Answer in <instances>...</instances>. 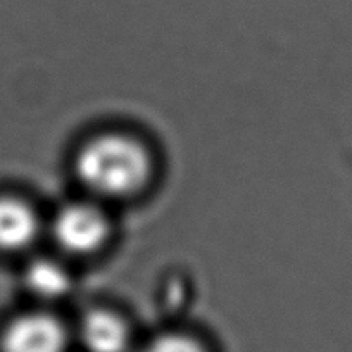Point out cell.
<instances>
[{"label":"cell","instance_id":"cell-1","mask_svg":"<svg viewBox=\"0 0 352 352\" xmlns=\"http://www.w3.org/2000/svg\"><path fill=\"white\" fill-rule=\"evenodd\" d=\"M78 180L102 199H126L138 194L152 175L147 148L126 135H99L80 148L74 162Z\"/></svg>","mask_w":352,"mask_h":352},{"label":"cell","instance_id":"cell-2","mask_svg":"<svg viewBox=\"0 0 352 352\" xmlns=\"http://www.w3.org/2000/svg\"><path fill=\"white\" fill-rule=\"evenodd\" d=\"M57 247L71 256H90L109 239L106 212L94 202H71L56 212L50 226Z\"/></svg>","mask_w":352,"mask_h":352},{"label":"cell","instance_id":"cell-3","mask_svg":"<svg viewBox=\"0 0 352 352\" xmlns=\"http://www.w3.org/2000/svg\"><path fill=\"white\" fill-rule=\"evenodd\" d=\"M69 333L49 313L19 314L0 335V352H67Z\"/></svg>","mask_w":352,"mask_h":352},{"label":"cell","instance_id":"cell-4","mask_svg":"<svg viewBox=\"0 0 352 352\" xmlns=\"http://www.w3.org/2000/svg\"><path fill=\"white\" fill-rule=\"evenodd\" d=\"M78 338L87 352H128L131 347L130 327L109 309L88 311L78 324Z\"/></svg>","mask_w":352,"mask_h":352},{"label":"cell","instance_id":"cell-5","mask_svg":"<svg viewBox=\"0 0 352 352\" xmlns=\"http://www.w3.org/2000/svg\"><path fill=\"white\" fill-rule=\"evenodd\" d=\"M42 232L40 216L26 201L0 197V250L21 252L30 249Z\"/></svg>","mask_w":352,"mask_h":352},{"label":"cell","instance_id":"cell-6","mask_svg":"<svg viewBox=\"0 0 352 352\" xmlns=\"http://www.w3.org/2000/svg\"><path fill=\"white\" fill-rule=\"evenodd\" d=\"M26 287L40 299H60L71 289V276L63 264L54 259H36L25 273Z\"/></svg>","mask_w":352,"mask_h":352},{"label":"cell","instance_id":"cell-7","mask_svg":"<svg viewBox=\"0 0 352 352\" xmlns=\"http://www.w3.org/2000/svg\"><path fill=\"white\" fill-rule=\"evenodd\" d=\"M138 352H208L197 338L185 333H162L148 340Z\"/></svg>","mask_w":352,"mask_h":352}]
</instances>
